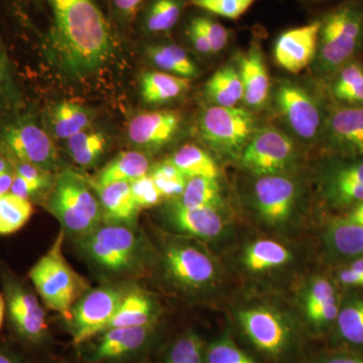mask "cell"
I'll return each mask as SVG.
<instances>
[{
  "instance_id": "obj_10",
  "label": "cell",
  "mask_w": 363,
  "mask_h": 363,
  "mask_svg": "<svg viewBox=\"0 0 363 363\" xmlns=\"http://www.w3.org/2000/svg\"><path fill=\"white\" fill-rule=\"evenodd\" d=\"M295 145L274 128L255 130L240 156L242 166L253 175H281L295 162Z\"/></svg>"
},
{
  "instance_id": "obj_7",
  "label": "cell",
  "mask_w": 363,
  "mask_h": 363,
  "mask_svg": "<svg viewBox=\"0 0 363 363\" xmlns=\"http://www.w3.org/2000/svg\"><path fill=\"white\" fill-rule=\"evenodd\" d=\"M0 284L14 335L28 345H40L48 335L45 312L30 286L0 260Z\"/></svg>"
},
{
  "instance_id": "obj_21",
  "label": "cell",
  "mask_w": 363,
  "mask_h": 363,
  "mask_svg": "<svg viewBox=\"0 0 363 363\" xmlns=\"http://www.w3.org/2000/svg\"><path fill=\"white\" fill-rule=\"evenodd\" d=\"M240 74L245 88V104L250 108H260L269 96L271 83L264 55L259 45H252L240 58Z\"/></svg>"
},
{
  "instance_id": "obj_45",
  "label": "cell",
  "mask_w": 363,
  "mask_h": 363,
  "mask_svg": "<svg viewBox=\"0 0 363 363\" xmlns=\"http://www.w3.org/2000/svg\"><path fill=\"white\" fill-rule=\"evenodd\" d=\"M334 298H336L335 289L330 281L325 278L315 279L308 289L305 298L307 317Z\"/></svg>"
},
{
  "instance_id": "obj_34",
  "label": "cell",
  "mask_w": 363,
  "mask_h": 363,
  "mask_svg": "<svg viewBox=\"0 0 363 363\" xmlns=\"http://www.w3.org/2000/svg\"><path fill=\"white\" fill-rule=\"evenodd\" d=\"M329 247L344 257L363 255V225L346 220L333 222L326 231Z\"/></svg>"
},
{
  "instance_id": "obj_31",
  "label": "cell",
  "mask_w": 363,
  "mask_h": 363,
  "mask_svg": "<svg viewBox=\"0 0 363 363\" xmlns=\"http://www.w3.org/2000/svg\"><path fill=\"white\" fill-rule=\"evenodd\" d=\"M292 259L290 250L271 240L255 241L245 250L243 264L248 271L262 272L285 266Z\"/></svg>"
},
{
  "instance_id": "obj_17",
  "label": "cell",
  "mask_w": 363,
  "mask_h": 363,
  "mask_svg": "<svg viewBox=\"0 0 363 363\" xmlns=\"http://www.w3.org/2000/svg\"><path fill=\"white\" fill-rule=\"evenodd\" d=\"M181 123L182 116L177 111L145 112L131 119L128 138L140 150H160L175 138Z\"/></svg>"
},
{
  "instance_id": "obj_56",
  "label": "cell",
  "mask_w": 363,
  "mask_h": 363,
  "mask_svg": "<svg viewBox=\"0 0 363 363\" xmlns=\"http://www.w3.org/2000/svg\"><path fill=\"white\" fill-rule=\"evenodd\" d=\"M350 267L357 271L363 272V257L362 259L354 260L352 264H350Z\"/></svg>"
},
{
  "instance_id": "obj_33",
  "label": "cell",
  "mask_w": 363,
  "mask_h": 363,
  "mask_svg": "<svg viewBox=\"0 0 363 363\" xmlns=\"http://www.w3.org/2000/svg\"><path fill=\"white\" fill-rule=\"evenodd\" d=\"M339 335L351 345L363 347V292L350 296L339 308Z\"/></svg>"
},
{
  "instance_id": "obj_26",
  "label": "cell",
  "mask_w": 363,
  "mask_h": 363,
  "mask_svg": "<svg viewBox=\"0 0 363 363\" xmlns=\"http://www.w3.org/2000/svg\"><path fill=\"white\" fill-rule=\"evenodd\" d=\"M145 54L155 66L164 73L190 79L199 74L197 66L183 48L172 43L150 44L145 47Z\"/></svg>"
},
{
  "instance_id": "obj_28",
  "label": "cell",
  "mask_w": 363,
  "mask_h": 363,
  "mask_svg": "<svg viewBox=\"0 0 363 363\" xmlns=\"http://www.w3.org/2000/svg\"><path fill=\"white\" fill-rule=\"evenodd\" d=\"M206 96L216 106L235 107L245 97L240 71L225 66L215 72L205 86Z\"/></svg>"
},
{
  "instance_id": "obj_27",
  "label": "cell",
  "mask_w": 363,
  "mask_h": 363,
  "mask_svg": "<svg viewBox=\"0 0 363 363\" xmlns=\"http://www.w3.org/2000/svg\"><path fill=\"white\" fill-rule=\"evenodd\" d=\"M186 0H150L140 9V28L147 35L169 32L180 21Z\"/></svg>"
},
{
  "instance_id": "obj_16",
  "label": "cell",
  "mask_w": 363,
  "mask_h": 363,
  "mask_svg": "<svg viewBox=\"0 0 363 363\" xmlns=\"http://www.w3.org/2000/svg\"><path fill=\"white\" fill-rule=\"evenodd\" d=\"M323 136L332 149L363 157V105L332 108L325 119Z\"/></svg>"
},
{
  "instance_id": "obj_35",
  "label": "cell",
  "mask_w": 363,
  "mask_h": 363,
  "mask_svg": "<svg viewBox=\"0 0 363 363\" xmlns=\"http://www.w3.org/2000/svg\"><path fill=\"white\" fill-rule=\"evenodd\" d=\"M186 208H215L221 204V192L217 179L193 177L187 179L186 187L177 201Z\"/></svg>"
},
{
  "instance_id": "obj_48",
  "label": "cell",
  "mask_w": 363,
  "mask_h": 363,
  "mask_svg": "<svg viewBox=\"0 0 363 363\" xmlns=\"http://www.w3.org/2000/svg\"><path fill=\"white\" fill-rule=\"evenodd\" d=\"M185 33L189 42L199 54H212L211 48H210L206 35H205L204 32H203L202 28L198 25L194 18L189 21Z\"/></svg>"
},
{
  "instance_id": "obj_49",
  "label": "cell",
  "mask_w": 363,
  "mask_h": 363,
  "mask_svg": "<svg viewBox=\"0 0 363 363\" xmlns=\"http://www.w3.org/2000/svg\"><path fill=\"white\" fill-rule=\"evenodd\" d=\"M11 193L18 196V197L23 198V199L30 200L32 201L35 197L42 194V190L37 186L33 185L30 182L25 180L21 177L14 174L13 185H11Z\"/></svg>"
},
{
  "instance_id": "obj_43",
  "label": "cell",
  "mask_w": 363,
  "mask_h": 363,
  "mask_svg": "<svg viewBox=\"0 0 363 363\" xmlns=\"http://www.w3.org/2000/svg\"><path fill=\"white\" fill-rule=\"evenodd\" d=\"M131 194L140 210L156 206L162 197L150 174L130 182Z\"/></svg>"
},
{
  "instance_id": "obj_15",
  "label": "cell",
  "mask_w": 363,
  "mask_h": 363,
  "mask_svg": "<svg viewBox=\"0 0 363 363\" xmlns=\"http://www.w3.org/2000/svg\"><path fill=\"white\" fill-rule=\"evenodd\" d=\"M320 21L285 30L274 45L278 65L291 73H298L316 58L319 44Z\"/></svg>"
},
{
  "instance_id": "obj_25",
  "label": "cell",
  "mask_w": 363,
  "mask_h": 363,
  "mask_svg": "<svg viewBox=\"0 0 363 363\" xmlns=\"http://www.w3.org/2000/svg\"><path fill=\"white\" fill-rule=\"evenodd\" d=\"M190 88L189 79L164 72H147L140 79V92L147 104H164L182 96Z\"/></svg>"
},
{
  "instance_id": "obj_42",
  "label": "cell",
  "mask_w": 363,
  "mask_h": 363,
  "mask_svg": "<svg viewBox=\"0 0 363 363\" xmlns=\"http://www.w3.org/2000/svg\"><path fill=\"white\" fill-rule=\"evenodd\" d=\"M198 25L202 28L205 35H206L208 42H209L210 48H211L212 54H217L225 49L228 45L229 39H230V32L225 26H222L215 18H211L209 13L206 16H193Z\"/></svg>"
},
{
  "instance_id": "obj_19",
  "label": "cell",
  "mask_w": 363,
  "mask_h": 363,
  "mask_svg": "<svg viewBox=\"0 0 363 363\" xmlns=\"http://www.w3.org/2000/svg\"><path fill=\"white\" fill-rule=\"evenodd\" d=\"M94 116V111L89 107L63 100L51 105L45 112L43 125L51 136L67 140L90 128Z\"/></svg>"
},
{
  "instance_id": "obj_50",
  "label": "cell",
  "mask_w": 363,
  "mask_h": 363,
  "mask_svg": "<svg viewBox=\"0 0 363 363\" xmlns=\"http://www.w3.org/2000/svg\"><path fill=\"white\" fill-rule=\"evenodd\" d=\"M338 278L343 285L357 288L363 286V272L357 271L350 267L339 272Z\"/></svg>"
},
{
  "instance_id": "obj_12",
  "label": "cell",
  "mask_w": 363,
  "mask_h": 363,
  "mask_svg": "<svg viewBox=\"0 0 363 363\" xmlns=\"http://www.w3.org/2000/svg\"><path fill=\"white\" fill-rule=\"evenodd\" d=\"M281 114L298 136L313 140L323 130V116L316 98L298 85L283 82L276 94Z\"/></svg>"
},
{
  "instance_id": "obj_53",
  "label": "cell",
  "mask_w": 363,
  "mask_h": 363,
  "mask_svg": "<svg viewBox=\"0 0 363 363\" xmlns=\"http://www.w3.org/2000/svg\"><path fill=\"white\" fill-rule=\"evenodd\" d=\"M346 220L363 225V202L357 204Z\"/></svg>"
},
{
  "instance_id": "obj_55",
  "label": "cell",
  "mask_w": 363,
  "mask_h": 363,
  "mask_svg": "<svg viewBox=\"0 0 363 363\" xmlns=\"http://www.w3.org/2000/svg\"><path fill=\"white\" fill-rule=\"evenodd\" d=\"M6 315V298H4V294L0 293V329L4 325V317Z\"/></svg>"
},
{
  "instance_id": "obj_1",
  "label": "cell",
  "mask_w": 363,
  "mask_h": 363,
  "mask_svg": "<svg viewBox=\"0 0 363 363\" xmlns=\"http://www.w3.org/2000/svg\"><path fill=\"white\" fill-rule=\"evenodd\" d=\"M16 1L39 33L50 65L62 77L84 80L111 61L116 35L95 0Z\"/></svg>"
},
{
  "instance_id": "obj_52",
  "label": "cell",
  "mask_w": 363,
  "mask_h": 363,
  "mask_svg": "<svg viewBox=\"0 0 363 363\" xmlns=\"http://www.w3.org/2000/svg\"><path fill=\"white\" fill-rule=\"evenodd\" d=\"M320 363H363V358L338 355V357L325 358Z\"/></svg>"
},
{
  "instance_id": "obj_39",
  "label": "cell",
  "mask_w": 363,
  "mask_h": 363,
  "mask_svg": "<svg viewBox=\"0 0 363 363\" xmlns=\"http://www.w3.org/2000/svg\"><path fill=\"white\" fill-rule=\"evenodd\" d=\"M164 363H206L201 337L188 332L173 344Z\"/></svg>"
},
{
  "instance_id": "obj_2",
  "label": "cell",
  "mask_w": 363,
  "mask_h": 363,
  "mask_svg": "<svg viewBox=\"0 0 363 363\" xmlns=\"http://www.w3.org/2000/svg\"><path fill=\"white\" fill-rule=\"evenodd\" d=\"M47 211L61 223L66 235L76 240L104 223L101 204L88 179L64 169L55 178L45 201Z\"/></svg>"
},
{
  "instance_id": "obj_44",
  "label": "cell",
  "mask_w": 363,
  "mask_h": 363,
  "mask_svg": "<svg viewBox=\"0 0 363 363\" xmlns=\"http://www.w3.org/2000/svg\"><path fill=\"white\" fill-rule=\"evenodd\" d=\"M13 164L14 174L39 187L43 192L51 190L54 185L55 177L52 172L40 168L30 162L9 159Z\"/></svg>"
},
{
  "instance_id": "obj_37",
  "label": "cell",
  "mask_w": 363,
  "mask_h": 363,
  "mask_svg": "<svg viewBox=\"0 0 363 363\" xmlns=\"http://www.w3.org/2000/svg\"><path fill=\"white\" fill-rule=\"evenodd\" d=\"M20 104V93L14 80L11 62L0 38V116L6 117L18 111Z\"/></svg>"
},
{
  "instance_id": "obj_54",
  "label": "cell",
  "mask_w": 363,
  "mask_h": 363,
  "mask_svg": "<svg viewBox=\"0 0 363 363\" xmlns=\"http://www.w3.org/2000/svg\"><path fill=\"white\" fill-rule=\"evenodd\" d=\"M13 171V167L11 162L6 156L0 154V176Z\"/></svg>"
},
{
  "instance_id": "obj_51",
  "label": "cell",
  "mask_w": 363,
  "mask_h": 363,
  "mask_svg": "<svg viewBox=\"0 0 363 363\" xmlns=\"http://www.w3.org/2000/svg\"><path fill=\"white\" fill-rule=\"evenodd\" d=\"M0 363H26L20 353L9 344L0 343Z\"/></svg>"
},
{
  "instance_id": "obj_22",
  "label": "cell",
  "mask_w": 363,
  "mask_h": 363,
  "mask_svg": "<svg viewBox=\"0 0 363 363\" xmlns=\"http://www.w3.org/2000/svg\"><path fill=\"white\" fill-rule=\"evenodd\" d=\"M215 208H186L178 202L169 207L168 218L182 233L210 240L216 238L224 228L221 215Z\"/></svg>"
},
{
  "instance_id": "obj_3",
  "label": "cell",
  "mask_w": 363,
  "mask_h": 363,
  "mask_svg": "<svg viewBox=\"0 0 363 363\" xmlns=\"http://www.w3.org/2000/svg\"><path fill=\"white\" fill-rule=\"evenodd\" d=\"M65 238V231L61 229L51 247L28 272V279L45 307L59 313L68 322L72 309L90 290V284L66 259L63 252Z\"/></svg>"
},
{
  "instance_id": "obj_46",
  "label": "cell",
  "mask_w": 363,
  "mask_h": 363,
  "mask_svg": "<svg viewBox=\"0 0 363 363\" xmlns=\"http://www.w3.org/2000/svg\"><path fill=\"white\" fill-rule=\"evenodd\" d=\"M112 18L118 25L128 26L136 20V16L145 0H107Z\"/></svg>"
},
{
  "instance_id": "obj_6",
  "label": "cell",
  "mask_w": 363,
  "mask_h": 363,
  "mask_svg": "<svg viewBox=\"0 0 363 363\" xmlns=\"http://www.w3.org/2000/svg\"><path fill=\"white\" fill-rule=\"evenodd\" d=\"M0 154L54 173L61 166L51 135L32 111H16L0 123Z\"/></svg>"
},
{
  "instance_id": "obj_18",
  "label": "cell",
  "mask_w": 363,
  "mask_h": 363,
  "mask_svg": "<svg viewBox=\"0 0 363 363\" xmlns=\"http://www.w3.org/2000/svg\"><path fill=\"white\" fill-rule=\"evenodd\" d=\"M88 181L101 204L104 223L135 225L140 209L131 194L130 183L116 182L99 185L90 179Z\"/></svg>"
},
{
  "instance_id": "obj_8",
  "label": "cell",
  "mask_w": 363,
  "mask_h": 363,
  "mask_svg": "<svg viewBox=\"0 0 363 363\" xmlns=\"http://www.w3.org/2000/svg\"><path fill=\"white\" fill-rule=\"evenodd\" d=\"M255 118L240 107H208L198 121L203 142L228 157H240L255 133Z\"/></svg>"
},
{
  "instance_id": "obj_47",
  "label": "cell",
  "mask_w": 363,
  "mask_h": 363,
  "mask_svg": "<svg viewBox=\"0 0 363 363\" xmlns=\"http://www.w3.org/2000/svg\"><path fill=\"white\" fill-rule=\"evenodd\" d=\"M339 305L337 297L332 298L329 302L325 303L323 306L317 309L308 316V319L312 322L315 326L324 327L330 324L331 322L336 321L337 319Z\"/></svg>"
},
{
  "instance_id": "obj_11",
  "label": "cell",
  "mask_w": 363,
  "mask_h": 363,
  "mask_svg": "<svg viewBox=\"0 0 363 363\" xmlns=\"http://www.w3.org/2000/svg\"><path fill=\"white\" fill-rule=\"evenodd\" d=\"M238 321L250 342L269 357H281L290 350L292 330L272 310L262 307L241 310Z\"/></svg>"
},
{
  "instance_id": "obj_24",
  "label": "cell",
  "mask_w": 363,
  "mask_h": 363,
  "mask_svg": "<svg viewBox=\"0 0 363 363\" xmlns=\"http://www.w3.org/2000/svg\"><path fill=\"white\" fill-rule=\"evenodd\" d=\"M156 316L157 307L152 298L140 291H133L125 294L121 306L104 331L118 327L152 325Z\"/></svg>"
},
{
  "instance_id": "obj_38",
  "label": "cell",
  "mask_w": 363,
  "mask_h": 363,
  "mask_svg": "<svg viewBox=\"0 0 363 363\" xmlns=\"http://www.w3.org/2000/svg\"><path fill=\"white\" fill-rule=\"evenodd\" d=\"M149 174L162 198H180L183 194L187 178L169 160L155 166Z\"/></svg>"
},
{
  "instance_id": "obj_4",
  "label": "cell",
  "mask_w": 363,
  "mask_h": 363,
  "mask_svg": "<svg viewBox=\"0 0 363 363\" xmlns=\"http://www.w3.org/2000/svg\"><path fill=\"white\" fill-rule=\"evenodd\" d=\"M319 21L318 68L333 75L363 48V0H347Z\"/></svg>"
},
{
  "instance_id": "obj_32",
  "label": "cell",
  "mask_w": 363,
  "mask_h": 363,
  "mask_svg": "<svg viewBox=\"0 0 363 363\" xmlns=\"http://www.w3.org/2000/svg\"><path fill=\"white\" fill-rule=\"evenodd\" d=\"M169 161L180 169L186 178L206 177L217 179L219 169L208 152L194 145H187L177 150Z\"/></svg>"
},
{
  "instance_id": "obj_40",
  "label": "cell",
  "mask_w": 363,
  "mask_h": 363,
  "mask_svg": "<svg viewBox=\"0 0 363 363\" xmlns=\"http://www.w3.org/2000/svg\"><path fill=\"white\" fill-rule=\"evenodd\" d=\"M206 363H255L235 342L224 335L208 345L205 350Z\"/></svg>"
},
{
  "instance_id": "obj_41",
  "label": "cell",
  "mask_w": 363,
  "mask_h": 363,
  "mask_svg": "<svg viewBox=\"0 0 363 363\" xmlns=\"http://www.w3.org/2000/svg\"><path fill=\"white\" fill-rule=\"evenodd\" d=\"M257 0H190L189 4L205 13L228 20L240 18Z\"/></svg>"
},
{
  "instance_id": "obj_29",
  "label": "cell",
  "mask_w": 363,
  "mask_h": 363,
  "mask_svg": "<svg viewBox=\"0 0 363 363\" xmlns=\"http://www.w3.org/2000/svg\"><path fill=\"white\" fill-rule=\"evenodd\" d=\"M331 92L342 105H363V64L357 59L351 60L333 74Z\"/></svg>"
},
{
  "instance_id": "obj_20",
  "label": "cell",
  "mask_w": 363,
  "mask_h": 363,
  "mask_svg": "<svg viewBox=\"0 0 363 363\" xmlns=\"http://www.w3.org/2000/svg\"><path fill=\"white\" fill-rule=\"evenodd\" d=\"M152 325L142 327H118L102 332L93 348L94 362L116 359L140 350L149 340Z\"/></svg>"
},
{
  "instance_id": "obj_14",
  "label": "cell",
  "mask_w": 363,
  "mask_h": 363,
  "mask_svg": "<svg viewBox=\"0 0 363 363\" xmlns=\"http://www.w3.org/2000/svg\"><path fill=\"white\" fill-rule=\"evenodd\" d=\"M253 195L262 218L272 225L285 223L294 211L297 187L283 175L260 177L255 182Z\"/></svg>"
},
{
  "instance_id": "obj_5",
  "label": "cell",
  "mask_w": 363,
  "mask_h": 363,
  "mask_svg": "<svg viewBox=\"0 0 363 363\" xmlns=\"http://www.w3.org/2000/svg\"><path fill=\"white\" fill-rule=\"evenodd\" d=\"M76 240L85 257L108 274H135L145 264V242L133 226L102 223Z\"/></svg>"
},
{
  "instance_id": "obj_36",
  "label": "cell",
  "mask_w": 363,
  "mask_h": 363,
  "mask_svg": "<svg viewBox=\"0 0 363 363\" xmlns=\"http://www.w3.org/2000/svg\"><path fill=\"white\" fill-rule=\"evenodd\" d=\"M33 207L30 200L9 192L0 196V235L18 233L30 221Z\"/></svg>"
},
{
  "instance_id": "obj_30",
  "label": "cell",
  "mask_w": 363,
  "mask_h": 363,
  "mask_svg": "<svg viewBox=\"0 0 363 363\" xmlns=\"http://www.w3.org/2000/svg\"><path fill=\"white\" fill-rule=\"evenodd\" d=\"M66 150L74 162L82 168L96 166L107 149V138L99 130L88 128L65 140Z\"/></svg>"
},
{
  "instance_id": "obj_9",
  "label": "cell",
  "mask_w": 363,
  "mask_h": 363,
  "mask_svg": "<svg viewBox=\"0 0 363 363\" xmlns=\"http://www.w3.org/2000/svg\"><path fill=\"white\" fill-rule=\"evenodd\" d=\"M128 292L116 286H102L85 293L72 309L73 342L81 345L101 334L116 314Z\"/></svg>"
},
{
  "instance_id": "obj_13",
  "label": "cell",
  "mask_w": 363,
  "mask_h": 363,
  "mask_svg": "<svg viewBox=\"0 0 363 363\" xmlns=\"http://www.w3.org/2000/svg\"><path fill=\"white\" fill-rule=\"evenodd\" d=\"M164 262L169 278L184 288H204L216 276L213 260L194 245L186 243L169 245L164 250Z\"/></svg>"
},
{
  "instance_id": "obj_23",
  "label": "cell",
  "mask_w": 363,
  "mask_h": 363,
  "mask_svg": "<svg viewBox=\"0 0 363 363\" xmlns=\"http://www.w3.org/2000/svg\"><path fill=\"white\" fill-rule=\"evenodd\" d=\"M150 173V160L140 150H125L119 152L93 179L99 185L130 182Z\"/></svg>"
}]
</instances>
